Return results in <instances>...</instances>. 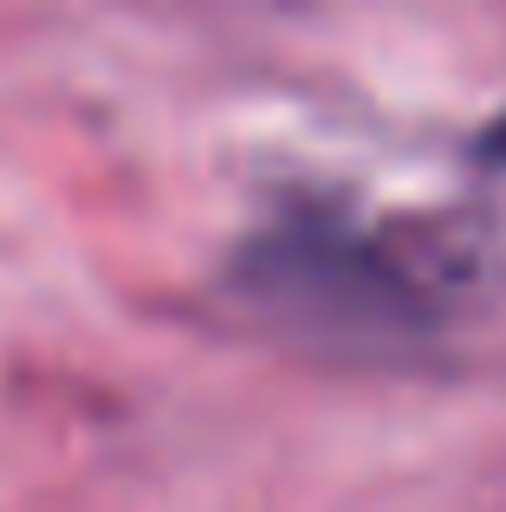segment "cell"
<instances>
[{
    "mask_svg": "<svg viewBox=\"0 0 506 512\" xmlns=\"http://www.w3.org/2000/svg\"><path fill=\"white\" fill-rule=\"evenodd\" d=\"M481 156H487V163H506V117H500L494 130H487V137H481Z\"/></svg>",
    "mask_w": 506,
    "mask_h": 512,
    "instance_id": "2",
    "label": "cell"
},
{
    "mask_svg": "<svg viewBox=\"0 0 506 512\" xmlns=\"http://www.w3.org/2000/svg\"><path fill=\"white\" fill-rule=\"evenodd\" d=\"M481 279V234L331 195H286L228 260V292L253 325L331 357H409L442 344L481 299Z\"/></svg>",
    "mask_w": 506,
    "mask_h": 512,
    "instance_id": "1",
    "label": "cell"
}]
</instances>
